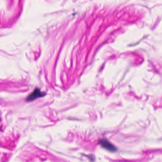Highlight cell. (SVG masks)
Masks as SVG:
<instances>
[{"mask_svg":"<svg viewBox=\"0 0 162 162\" xmlns=\"http://www.w3.org/2000/svg\"><path fill=\"white\" fill-rule=\"evenodd\" d=\"M99 144L103 148L110 151L114 152L117 150L116 147L107 139L101 140Z\"/></svg>","mask_w":162,"mask_h":162,"instance_id":"7a4b0ae2","label":"cell"},{"mask_svg":"<svg viewBox=\"0 0 162 162\" xmlns=\"http://www.w3.org/2000/svg\"><path fill=\"white\" fill-rule=\"evenodd\" d=\"M46 94L44 93H42L40 91V89L39 88H36L34 89V91L31 94L29 95L27 98L26 100L28 102H32L34 100H36L37 98L42 97L45 95Z\"/></svg>","mask_w":162,"mask_h":162,"instance_id":"6da1fadb","label":"cell"}]
</instances>
